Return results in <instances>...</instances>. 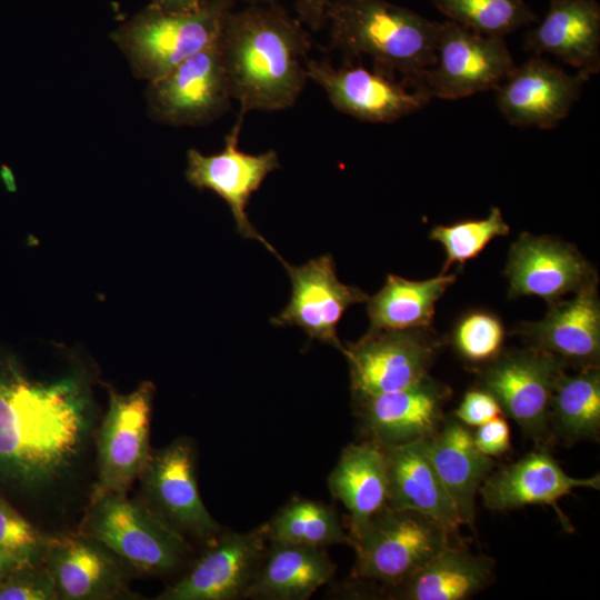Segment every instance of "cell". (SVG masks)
<instances>
[{"instance_id":"obj_39","label":"cell","mask_w":600,"mask_h":600,"mask_svg":"<svg viewBox=\"0 0 600 600\" xmlns=\"http://www.w3.org/2000/svg\"><path fill=\"white\" fill-rule=\"evenodd\" d=\"M334 0H294L297 19L310 31L317 32L324 27L328 6Z\"/></svg>"},{"instance_id":"obj_26","label":"cell","mask_w":600,"mask_h":600,"mask_svg":"<svg viewBox=\"0 0 600 600\" xmlns=\"http://www.w3.org/2000/svg\"><path fill=\"white\" fill-rule=\"evenodd\" d=\"M336 564L323 548L268 541L246 593L253 600H306L329 583Z\"/></svg>"},{"instance_id":"obj_8","label":"cell","mask_w":600,"mask_h":600,"mask_svg":"<svg viewBox=\"0 0 600 600\" xmlns=\"http://www.w3.org/2000/svg\"><path fill=\"white\" fill-rule=\"evenodd\" d=\"M154 392L150 381L126 394L108 388V407L96 438V479L90 502L109 493L127 494L142 472L152 450L150 422Z\"/></svg>"},{"instance_id":"obj_19","label":"cell","mask_w":600,"mask_h":600,"mask_svg":"<svg viewBox=\"0 0 600 600\" xmlns=\"http://www.w3.org/2000/svg\"><path fill=\"white\" fill-rule=\"evenodd\" d=\"M451 389L429 374L397 391L353 400L364 440L392 448L431 437L443 422Z\"/></svg>"},{"instance_id":"obj_15","label":"cell","mask_w":600,"mask_h":600,"mask_svg":"<svg viewBox=\"0 0 600 600\" xmlns=\"http://www.w3.org/2000/svg\"><path fill=\"white\" fill-rule=\"evenodd\" d=\"M44 563L59 600L139 599L131 569L98 540L70 530L50 533Z\"/></svg>"},{"instance_id":"obj_32","label":"cell","mask_w":600,"mask_h":600,"mask_svg":"<svg viewBox=\"0 0 600 600\" xmlns=\"http://www.w3.org/2000/svg\"><path fill=\"white\" fill-rule=\"evenodd\" d=\"M447 20L471 31L504 38L537 22L538 17L523 0H430Z\"/></svg>"},{"instance_id":"obj_14","label":"cell","mask_w":600,"mask_h":600,"mask_svg":"<svg viewBox=\"0 0 600 600\" xmlns=\"http://www.w3.org/2000/svg\"><path fill=\"white\" fill-rule=\"evenodd\" d=\"M244 117L238 114L229 133L224 137L223 149L217 153L203 154L197 149L187 152L186 178L200 189L211 190L229 207L238 232L248 239L260 241L276 254L274 248L250 222L247 208L250 199L262 186L266 178L280 168L274 149L261 153H248L239 148V138Z\"/></svg>"},{"instance_id":"obj_38","label":"cell","mask_w":600,"mask_h":600,"mask_svg":"<svg viewBox=\"0 0 600 600\" xmlns=\"http://www.w3.org/2000/svg\"><path fill=\"white\" fill-rule=\"evenodd\" d=\"M472 436L476 447L490 458L500 457L510 448V428L501 416L477 427Z\"/></svg>"},{"instance_id":"obj_13","label":"cell","mask_w":600,"mask_h":600,"mask_svg":"<svg viewBox=\"0 0 600 600\" xmlns=\"http://www.w3.org/2000/svg\"><path fill=\"white\" fill-rule=\"evenodd\" d=\"M308 79L319 86L331 106L359 121L391 123L421 110L432 98L381 70L363 66L334 67L308 59Z\"/></svg>"},{"instance_id":"obj_24","label":"cell","mask_w":600,"mask_h":600,"mask_svg":"<svg viewBox=\"0 0 600 600\" xmlns=\"http://www.w3.org/2000/svg\"><path fill=\"white\" fill-rule=\"evenodd\" d=\"M524 48L549 53L588 76L600 71V4L596 0H550Z\"/></svg>"},{"instance_id":"obj_20","label":"cell","mask_w":600,"mask_h":600,"mask_svg":"<svg viewBox=\"0 0 600 600\" xmlns=\"http://www.w3.org/2000/svg\"><path fill=\"white\" fill-rule=\"evenodd\" d=\"M590 76L570 74L534 54L496 89L497 107L517 127L552 129L570 112Z\"/></svg>"},{"instance_id":"obj_5","label":"cell","mask_w":600,"mask_h":600,"mask_svg":"<svg viewBox=\"0 0 600 600\" xmlns=\"http://www.w3.org/2000/svg\"><path fill=\"white\" fill-rule=\"evenodd\" d=\"M77 530L104 544L133 573L171 574L192 553L183 536L127 494L109 493L90 502Z\"/></svg>"},{"instance_id":"obj_35","label":"cell","mask_w":600,"mask_h":600,"mask_svg":"<svg viewBox=\"0 0 600 600\" xmlns=\"http://www.w3.org/2000/svg\"><path fill=\"white\" fill-rule=\"evenodd\" d=\"M49 536L0 494V552L14 567L43 563Z\"/></svg>"},{"instance_id":"obj_28","label":"cell","mask_w":600,"mask_h":600,"mask_svg":"<svg viewBox=\"0 0 600 600\" xmlns=\"http://www.w3.org/2000/svg\"><path fill=\"white\" fill-rule=\"evenodd\" d=\"M494 562L452 543L441 550L401 584L390 598L401 600H466L488 587Z\"/></svg>"},{"instance_id":"obj_22","label":"cell","mask_w":600,"mask_h":600,"mask_svg":"<svg viewBox=\"0 0 600 600\" xmlns=\"http://www.w3.org/2000/svg\"><path fill=\"white\" fill-rule=\"evenodd\" d=\"M600 489V474L588 478L569 476L548 451L538 446L519 459L496 472H491L479 489L484 506L494 511L518 509L530 504H549L574 489Z\"/></svg>"},{"instance_id":"obj_11","label":"cell","mask_w":600,"mask_h":600,"mask_svg":"<svg viewBox=\"0 0 600 600\" xmlns=\"http://www.w3.org/2000/svg\"><path fill=\"white\" fill-rule=\"evenodd\" d=\"M441 342L427 329L368 331L344 346L352 399L410 387L429 373Z\"/></svg>"},{"instance_id":"obj_7","label":"cell","mask_w":600,"mask_h":600,"mask_svg":"<svg viewBox=\"0 0 600 600\" xmlns=\"http://www.w3.org/2000/svg\"><path fill=\"white\" fill-rule=\"evenodd\" d=\"M196 462V448L188 437L151 450L138 478V500L187 540L194 539L206 547L222 533V528L201 499Z\"/></svg>"},{"instance_id":"obj_6","label":"cell","mask_w":600,"mask_h":600,"mask_svg":"<svg viewBox=\"0 0 600 600\" xmlns=\"http://www.w3.org/2000/svg\"><path fill=\"white\" fill-rule=\"evenodd\" d=\"M453 534L419 512L386 506L351 536L354 576L394 588L452 544Z\"/></svg>"},{"instance_id":"obj_2","label":"cell","mask_w":600,"mask_h":600,"mask_svg":"<svg viewBox=\"0 0 600 600\" xmlns=\"http://www.w3.org/2000/svg\"><path fill=\"white\" fill-rule=\"evenodd\" d=\"M219 47L239 113L283 111L296 104L308 79V29L278 3L248 4L228 13Z\"/></svg>"},{"instance_id":"obj_40","label":"cell","mask_w":600,"mask_h":600,"mask_svg":"<svg viewBox=\"0 0 600 600\" xmlns=\"http://www.w3.org/2000/svg\"><path fill=\"white\" fill-rule=\"evenodd\" d=\"M206 0H151L150 3L167 12H190L200 8Z\"/></svg>"},{"instance_id":"obj_16","label":"cell","mask_w":600,"mask_h":600,"mask_svg":"<svg viewBox=\"0 0 600 600\" xmlns=\"http://www.w3.org/2000/svg\"><path fill=\"white\" fill-rule=\"evenodd\" d=\"M268 544L266 523L247 532H223L157 600H237L246 593Z\"/></svg>"},{"instance_id":"obj_4","label":"cell","mask_w":600,"mask_h":600,"mask_svg":"<svg viewBox=\"0 0 600 600\" xmlns=\"http://www.w3.org/2000/svg\"><path fill=\"white\" fill-rule=\"evenodd\" d=\"M237 0H206L190 12H167L149 3L111 32L134 77L148 83L214 43Z\"/></svg>"},{"instance_id":"obj_21","label":"cell","mask_w":600,"mask_h":600,"mask_svg":"<svg viewBox=\"0 0 600 600\" xmlns=\"http://www.w3.org/2000/svg\"><path fill=\"white\" fill-rule=\"evenodd\" d=\"M529 347L550 353L578 369L599 366L600 302L597 286L573 293L570 300L549 302L546 316L514 330Z\"/></svg>"},{"instance_id":"obj_37","label":"cell","mask_w":600,"mask_h":600,"mask_svg":"<svg viewBox=\"0 0 600 600\" xmlns=\"http://www.w3.org/2000/svg\"><path fill=\"white\" fill-rule=\"evenodd\" d=\"M453 414L467 427H479L501 416L502 411L494 397L479 387L466 392Z\"/></svg>"},{"instance_id":"obj_30","label":"cell","mask_w":600,"mask_h":600,"mask_svg":"<svg viewBox=\"0 0 600 600\" xmlns=\"http://www.w3.org/2000/svg\"><path fill=\"white\" fill-rule=\"evenodd\" d=\"M551 437L566 444L596 441L600 433L599 366L559 377L550 409Z\"/></svg>"},{"instance_id":"obj_23","label":"cell","mask_w":600,"mask_h":600,"mask_svg":"<svg viewBox=\"0 0 600 600\" xmlns=\"http://www.w3.org/2000/svg\"><path fill=\"white\" fill-rule=\"evenodd\" d=\"M384 452L387 507L419 512L456 534L462 523L429 458L427 438L386 448Z\"/></svg>"},{"instance_id":"obj_34","label":"cell","mask_w":600,"mask_h":600,"mask_svg":"<svg viewBox=\"0 0 600 600\" xmlns=\"http://www.w3.org/2000/svg\"><path fill=\"white\" fill-rule=\"evenodd\" d=\"M504 338L499 317L486 310H472L457 321L451 342L466 362L488 364L501 354Z\"/></svg>"},{"instance_id":"obj_33","label":"cell","mask_w":600,"mask_h":600,"mask_svg":"<svg viewBox=\"0 0 600 600\" xmlns=\"http://www.w3.org/2000/svg\"><path fill=\"white\" fill-rule=\"evenodd\" d=\"M509 232L510 227L504 221L501 210L493 207L482 219L436 226L429 237L443 247L446 260L441 273H446L452 264L463 266L468 260L479 256L494 238L507 236Z\"/></svg>"},{"instance_id":"obj_12","label":"cell","mask_w":600,"mask_h":600,"mask_svg":"<svg viewBox=\"0 0 600 600\" xmlns=\"http://www.w3.org/2000/svg\"><path fill=\"white\" fill-rule=\"evenodd\" d=\"M146 100L150 116L172 127L206 126L222 117L232 98L219 39L149 82Z\"/></svg>"},{"instance_id":"obj_3","label":"cell","mask_w":600,"mask_h":600,"mask_svg":"<svg viewBox=\"0 0 600 600\" xmlns=\"http://www.w3.org/2000/svg\"><path fill=\"white\" fill-rule=\"evenodd\" d=\"M330 46L347 57H370L374 68L419 88L437 59L441 22L387 0H334L326 11Z\"/></svg>"},{"instance_id":"obj_41","label":"cell","mask_w":600,"mask_h":600,"mask_svg":"<svg viewBox=\"0 0 600 600\" xmlns=\"http://www.w3.org/2000/svg\"><path fill=\"white\" fill-rule=\"evenodd\" d=\"M12 568H14V564L0 552V582L6 578Z\"/></svg>"},{"instance_id":"obj_1","label":"cell","mask_w":600,"mask_h":600,"mask_svg":"<svg viewBox=\"0 0 600 600\" xmlns=\"http://www.w3.org/2000/svg\"><path fill=\"white\" fill-rule=\"evenodd\" d=\"M80 363L33 372L0 359V486L34 503L48 532L70 531L89 506L103 412Z\"/></svg>"},{"instance_id":"obj_27","label":"cell","mask_w":600,"mask_h":600,"mask_svg":"<svg viewBox=\"0 0 600 600\" xmlns=\"http://www.w3.org/2000/svg\"><path fill=\"white\" fill-rule=\"evenodd\" d=\"M328 488L349 512L351 538L387 506L384 449L369 440L343 448L328 477Z\"/></svg>"},{"instance_id":"obj_31","label":"cell","mask_w":600,"mask_h":600,"mask_svg":"<svg viewBox=\"0 0 600 600\" xmlns=\"http://www.w3.org/2000/svg\"><path fill=\"white\" fill-rule=\"evenodd\" d=\"M268 541L326 548L352 544L336 511L328 504L293 498L266 522Z\"/></svg>"},{"instance_id":"obj_10","label":"cell","mask_w":600,"mask_h":600,"mask_svg":"<svg viewBox=\"0 0 600 600\" xmlns=\"http://www.w3.org/2000/svg\"><path fill=\"white\" fill-rule=\"evenodd\" d=\"M514 67L504 38L446 20L438 36L436 62L418 87L431 98L457 100L496 90Z\"/></svg>"},{"instance_id":"obj_17","label":"cell","mask_w":600,"mask_h":600,"mask_svg":"<svg viewBox=\"0 0 600 600\" xmlns=\"http://www.w3.org/2000/svg\"><path fill=\"white\" fill-rule=\"evenodd\" d=\"M280 261L289 273L291 296L288 304L271 323L277 327H299L309 339L343 351L338 337V324L353 304L367 302L369 296L361 289L342 283L330 254L311 259L302 266Z\"/></svg>"},{"instance_id":"obj_18","label":"cell","mask_w":600,"mask_h":600,"mask_svg":"<svg viewBox=\"0 0 600 600\" xmlns=\"http://www.w3.org/2000/svg\"><path fill=\"white\" fill-rule=\"evenodd\" d=\"M504 276L510 299L536 296L548 303L598 284L596 269L574 246L528 232L511 244Z\"/></svg>"},{"instance_id":"obj_36","label":"cell","mask_w":600,"mask_h":600,"mask_svg":"<svg viewBox=\"0 0 600 600\" xmlns=\"http://www.w3.org/2000/svg\"><path fill=\"white\" fill-rule=\"evenodd\" d=\"M0 600H59L46 563L14 567L0 582Z\"/></svg>"},{"instance_id":"obj_9","label":"cell","mask_w":600,"mask_h":600,"mask_svg":"<svg viewBox=\"0 0 600 600\" xmlns=\"http://www.w3.org/2000/svg\"><path fill=\"white\" fill-rule=\"evenodd\" d=\"M566 367L557 357L533 347L501 352L482 371L479 387L494 397L502 413L526 436L544 446L552 438V394Z\"/></svg>"},{"instance_id":"obj_25","label":"cell","mask_w":600,"mask_h":600,"mask_svg":"<svg viewBox=\"0 0 600 600\" xmlns=\"http://www.w3.org/2000/svg\"><path fill=\"white\" fill-rule=\"evenodd\" d=\"M429 458L451 497L462 524L473 527L476 497L494 468V460L474 444L470 430L450 419L427 438Z\"/></svg>"},{"instance_id":"obj_29","label":"cell","mask_w":600,"mask_h":600,"mask_svg":"<svg viewBox=\"0 0 600 600\" xmlns=\"http://www.w3.org/2000/svg\"><path fill=\"white\" fill-rule=\"evenodd\" d=\"M456 279L444 273L426 280L388 274L383 287L367 300L368 331L430 328L436 303Z\"/></svg>"},{"instance_id":"obj_42","label":"cell","mask_w":600,"mask_h":600,"mask_svg":"<svg viewBox=\"0 0 600 600\" xmlns=\"http://www.w3.org/2000/svg\"><path fill=\"white\" fill-rule=\"evenodd\" d=\"M243 2L248 4H269V3H278L279 0H242Z\"/></svg>"}]
</instances>
